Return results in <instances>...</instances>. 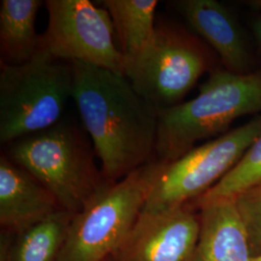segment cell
<instances>
[{
  "label": "cell",
  "instance_id": "cell-8",
  "mask_svg": "<svg viewBox=\"0 0 261 261\" xmlns=\"http://www.w3.org/2000/svg\"><path fill=\"white\" fill-rule=\"evenodd\" d=\"M206 69L205 54L192 38L156 24L149 46L126 67L125 75L142 98L161 111L180 103Z\"/></svg>",
  "mask_w": 261,
  "mask_h": 261
},
{
  "label": "cell",
  "instance_id": "cell-20",
  "mask_svg": "<svg viewBox=\"0 0 261 261\" xmlns=\"http://www.w3.org/2000/svg\"><path fill=\"white\" fill-rule=\"evenodd\" d=\"M255 5H258V6H260L261 7V1H256V2H253Z\"/></svg>",
  "mask_w": 261,
  "mask_h": 261
},
{
  "label": "cell",
  "instance_id": "cell-21",
  "mask_svg": "<svg viewBox=\"0 0 261 261\" xmlns=\"http://www.w3.org/2000/svg\"><path fill=\"white\" fill-rule=\"evenodd\" d=\"M103 261H112V259H111V258H110V257H109V258H107V259H106V260H103Z\"/></svg>",
  "mask_w": 261,
  "mask_h": 261
},
{
  "label": "cell",
  "instance_id": "cell-6",
  "mask_svg": "<svg viewBox=\"0 0 261 261\" xmlns=\"http://www.w3.org/2000/svg\"><path fill=\"white\" fill-rule=\"evenodd\" d=\"M261 135V115L241 127L194 147L166 163L142 209L160 213L187 205L203 196L241 160Z\"/></svg>",
  "mask_w": 261,
  "mask_h": 261
},
{
  "label": "cell",
  "instance_id": "cell-5",
  "mask_svg": "<svg viewBox=\"0 0 261 261\" xmlns=\"http://www.w3.org/2000/svg\"><path fill=\"white\" fill-rule=\"evenodd\" d=\"M166 163L153 159L73 215L58 261H103L130 233Z\"/></svg>",
  "mask_w": 261,
  "mask_h": 261
},
{
  "label": "cell",
  "instance_id": "cell-11",
  "mask_svg": "<svg viewBox=\"0 0 261 261\" xmlns=\"http://www.w3.org/2000/svg\"><path fill=\"white\" fill-rule=\"evenodd\" d=\"M189 27L214 49L228 71L246 73L249 54L242 32L229 11L215 0L173 3Z\"/></svg>",
  "mask_w": 261,
  "mask_h": 261
},
{
  "label": "cell",
  "instance_id": "cell-7",
  "mask_svg": "<svg viewBox=\"0 0 261 261\" xmlns=\"http://www.w3.org/2000/svg\"><path fill=\"white\" fill-rule=\"evenodd\" d=\"M42 48L58 59L81 61L125 75L126 63L114 42L110 13L89 0H47ZM126 76V75H125Z\"/></svg>",
  "mask_w": 261,
  "mask_h": 261
},
{
  "label": "cell",
  "instance_id": "cell-9",
  "mask_svg": "<svg viewBox=\"0 0 261 261\" xmlns=\"http://www.w3.org/2000/svg\"><path fill=\"white\" fill-rule=\"evenodd\" d=\"M199 214L184 205L160 213H140L112 261H196Z\"/></svg>",
  "mask_w": 261,
  "mask_h": 261
},
{
  "label": "cell",
  "instance_id": "cell-3",
  "mask_svg": "<svg viewBox=\"0 0 261 261\" xmlns=\"http://www.w3.org/2000/svg\"><path fill=\"white\" fill-rule=\"evenodd\" d=\"M261 112V73L215 71L196 98L159 111L156 159L174 162L199 140L224 133L236 119Z\"/></svg>",
  "mask_w": 261,
  "mask_h": 261
},
{
  "label": "cell",
  "instance_id": "cell-2",
  "mask_svg": "<svg viewBox=\"0 0 261 261\" xmlns=\"http://www.w3.org/2000/svg\"><path fill=\"white\" fill-rule=\"evenodd\" d=\"M4 154L56 196L63 211L81 212L107 184L84 129L62 118L46 130L15 140Z\"/></svg>",
  "mask_w": 261,
  "mask_h": 261
},
{
  "label": "cell",
  "instance_id": "cell-12",
  "mask_svg": "<svg viewBox=\"0 0 261 261\" xmlns=\"http://www.w3.org/2000/svg\"><path fill=\"white\" fill-rule=\"evenodd\" d=\"M196 261H253L249 236L234 199L200 206Z\"/></svg>",
  "mask_w": 261,
  "mask_h": 261
},
{
  "label": "cell",
  "instance_id": "cell-16",
  "mask_svg": "<svg viewBox=\"0 0 261 261\" xmlns=\"http://www.w3.org/2000/svg\"><path fill=\"white\" fill-rule=\"evenodd\" d=\"M261 184V135L241 160L203 196L187 204L192 209L223 199H234L245 191Z\"/></svg>",
  "mask_w": 261,
  "mask_h": 261
},
{
  "label": "cell",
  "instance_id": "cell-19",
  "mask_svg": "<svg viewBox=\"0 0 261 261\" xmlns=\"http://www.w3.org/2000/svg\"><path fill=\"white\" fill-rule=\"evenodd\" d=\"M253 261H261V255H258V256L253 257Z\"/></svg>",
  "mask_w": 261,
  "mask_h": 261
},
{
  "label": "cell",
  "instance_id": "cell-17",
  "mask_svg": "<svg viewBox=\"0 0 261 261\" xmlns=\"http://www.w3.org/2000/svg\"><path fill=\"white\" fill-rule=\"evenodd\" d=\"M249 236L253 257L261 255V184L234 198Z\"/></svg>",
  "mask_w": 261,
  "mask_h": 261
},
{
  "label": "cell",
  "instance_id": "cell-18",
  "mask_svg": "<svg viewBox=\"0 0 261 261\" xmlns=\"http://www.w3.org/2000/svg\"><path fill=\"white\" fill-rule=\"evenodd\" d=\"M253 30H254V34H255V37L258 41V44L261 47V18L260 19L255 20L254 24H253Z\"/></svg>",
  "mask_w": 261,
  "mask_h": 261
},
{
  "label": "cell",
  "instance_id": "cell-14",
  "mask_svg": "<svg viewBox=\"0 0 261 261\" xmlns=\"http://www.w3.org/2000/svg\"><path fill=\"white\" fill-rule=\"evenodd\" d=\"M111 15L126 67L136 61L155 35L157 0H103Z\"/></svg>",
  "mask_w": 261,
  "mask_h": 261
},
{
  "label": "cell",
  "instance_id": "cell-1",
  "mask_svg": "<svg viewBox=\"0 0 261 261\" xmlns=\"http://www.w3.org/2000/svg\"><path fill=\"white\" fill-rule=\"evenodd\" d=\"M73 99L100 159L107 184H113L153 160L159 111L125 75L72 61Z\"/></svg>",
  "mask_w": 261,
  "mask_h": 261
},
{
  "label": "cell",
  "instance_id": "cell-10",
  "mask_svg": "<svg viewBox=\"0 0 261 261\" xmlns=\"http://www.w3.org/2000/svg\"><path fill=\"white\" fill-rule=\"evenodd\" d=\"M63 211L56 196L4 153L0 156V228L18 235Z\"/></svg>",
  "mask_w": 261,
  "mask_h": 261
},
{
  "label": "cell",
  "instance_id": "cell-13",
  "mask_svg": "<svg viewBox=\"0 0 261 261\" xmlns=\"http://www.w3.org/2000/svg\"><path fill=\"white\" fill-rule=\"evenodd\" d=\"M43 4L40 0L0 2V64H23L42 49L36 18Z\"/></svg>",
  "mask_w": 261,
  "mask_h": 261
},
{
  "label": "cell",
  "instance_id": "cell-15",
  "mask_svg": "<svg viewBox=\"0 0 261 261\" xmlns=\"http://www.w3.org/2000/svg\"><path fill=\"white\" fill-rule=\"evenodd\" d=\"M73 214L59 211L18 235L1 232L8 261H58Z\"/></svg>",
  "mask_w": 261,
  "mask_h": 261
},
{
  "label": "cell",
  "instance_id": "cell-4",
  "mask_svg": "<svg viewBox=\"0 0 261 261\" xmlns=\"http://www.w3.org/2000/svg\"><path fill=\"white\" fill-rule=\"evenodd\" d=\"M0 65L1 145L46 130L63 118L74 93L72 62L42 48L23 64Z\"/></svg>",
  "mask_w": 261,
  "mask_h": 261
}]
</instances>
